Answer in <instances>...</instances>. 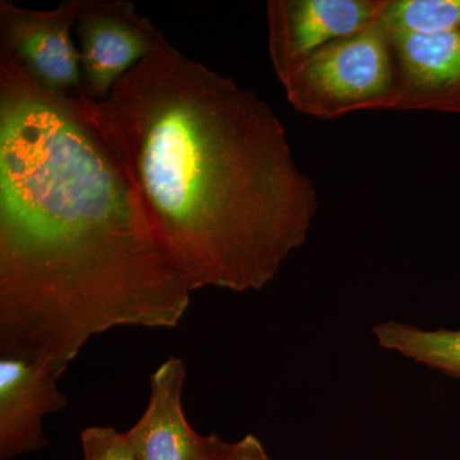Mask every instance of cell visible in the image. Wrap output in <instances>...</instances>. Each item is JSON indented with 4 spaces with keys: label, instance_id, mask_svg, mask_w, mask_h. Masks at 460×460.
Masks as SVG:
<instances>
[{
    "label": "cell",
    "instance_id": "6da1fadb",
    "mask_svg": "<svg viewBox=\"0 0 460 460\" xmlns=\"http://www.w3.org/2000/svg\"><path fill=\"white\" fill-rule=\"evenodd\" d=\"M190 293L87 100L0 50V357L62 377L96 335L177 328Z\"/></svg>",
    "mask_w": 460,
    "mask_h": 460
},
{
    "label": "cell",
    "instance_id": "7a4b0ae2",
    "mask_svg": "<svg viewBox=\"0 0 460 460\" xmlns=\"http://www.w3.org/2000/svg\"><path fill=\"white\" fill-rule=\"evenodd\" d=\"M87 107L190 290H260L319 210L268 102L164 40Z\"/></svg>",
    "mask_w": 460,
    "mask_h": 460
},
{
    "label": "cell",
    "instance_id": "3957f363",
    "mask_svg": "<svg viewBox=\"0 0 460 460\" xmlns=\"http://www.w3.org/2000/svg\"><path fill=\"white\" fill-rule=\"evenodd\" d=\"M398 83L392 35L378 18L316 51L283 87L299 113L335 119L354 111H394Z\"/></svg>",
    "mask_w": 460,
    "mask_h": 460
},
{
    "label": "cell",
    "instance_id": "277c9868",
    "mask_svg": "<svg viewBox=\"0 0 460 460\" xmlns=\"http://www.w3.org/2000/svg\"><path fill=\"white\" fill-rule=\"evenodd\" d=\"M83 4L66 0L51 11H35L0 2V50L38 86L63 98L86 99L72 35Z\"/></svg>",
    "mask_w": 460,
    "mask_h": 460
},
{
    "label": "cell",
    "instance_id": "5b68a950",
    "mask_svg": "<svg viewBox=\"0 0 460 460\" xmlns=\"http://www.w3.org/2000/svg\"><path fill=\"white\" fill-rule=\"evenodd\" d=\"M75 33L84 95L95 104L165 39L150 18L124 0H84Z\"/></svg>",
    "mask_w": 460,
    "mask_h": 460
},
{
    "label": "cell",
    "instance_id": "8992f818",
    "mask_svg": "<svg viewBox=\"0 0 460 460\" xmlns=\"http://www.w3.org/2000/svg\"><path fill=\"white\" fill-rule=\"evenodd\" d=\"M386 0H270L269 54L280 84L332 42L376 22Z\"/></svg>",
    "mask_w": 460,
    "mask_h": 460
},
{
    "label": "cell",
    "instance_id": "52a82bcc",
    "mask_svg": "<svg viewBox=\"0 0 460 460\" xmlns=\"http://www.w3.org/2000/svg\"><path fill=\"white\" fill-rule=\"evenodd\" d=\"M184 381L186 365L180 357H169L151 375L146 411L124 432L136 460H228L232 444L190 428L181 404Z\"/></svg>",
    "mask_w": 460,
    "mask_h": 460
},
{
    "label": "cell",
    "instance_id": "ba28073f",
    "mask_svg": "<svg viewBox=\"0 0 460 460\" xmlns=\"http://www.w3.org/2000/svg\"><path fill=\"white\" fill-rule=\"evenodd\" d=\"M390 35L399 78L394 111L460 114V31Z\"/></svg>",
    "mask_w": 460,
    "mask_h": 460
},
{
    "label": "cell",
    "instance_id": "9c48e42d",
    "mask_svg": "<svg viewBox=\"0 0 460 460\" xmlns=\"http://www.w3.org/2000/svg\"><path fill=\"white\" fill-rule=\"evenodd\" d=\"M59 378L41 366L0 357V460L48 447L42 420L68 407Z\"/></svg>",
    "mask_w": 460,
    "mask_h": 460
},
{
    "label": "cell",
    "instance_id": "30bf717a",
    "mask_svg": "<svg viewBox=\"0 0 460 460\" xmlns=\"http://www.w3.org/2000/svg\"><path fill=\"white\" fill-rule=\"evenodd\" d=\"M378 345L460 378V330H423L410 323L386 321L374 328Z\"/></svg>",
    "mask_w": 460,
    "mask_h": 460
},
{
    "label": "cell",
    "instance_id": "8fae6325",
    "mask_svg": "<svg viewBox=\"0 0 460 460\" xmlns=\"http://www.w3.org/2000/svg\"><path fill=\"white\" fill-rule=\"evenodd\" d=\"M380 20L390 31H460V0H386Z\"/></svg>",
    "mask_w": 460,
    "mask_h": 460
},
{
    "label": "cell",
    "instance_id": "7c38bea8",
    "mask_svg": "<svg viewBox=\"0 0 460 460\" xmlns=\"http://www.w3.org/2000/svg\"><path fill=\"white\" fill-rule=\"evenodd\" d=\"M81 443L84 460H136L126 434L109 426L84 429Z\"/></svg>",
    "mask_w": 460,
    "mask_h": 460
},
{
    "label": "cell",
    "instance_id": "4fadbf2b",
    "mask_svg": "<svg viewBox=\"0 0 460 460\" xmlns=\"http://www.w3.org/2000/svg\"><path fill=\"white\" fill-rule=\"evenodd\" d=\"M228 460H270L255 435L244 436L230 445Z\"/></svg>",
    "mask_w": 460,
    "mask_h": 460
}]
</instances>
